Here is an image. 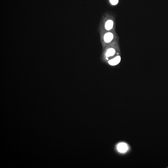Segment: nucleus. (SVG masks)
<instances>
[{
	"label": "nucleus",
	"mask_w": 168,
	"mask_h": 168,
	"mask_svg": "<svg viewBox=\"0 0 168 168\" xmlns=\"http://www.w3.org/2000/svg\"><path fill=\"white\" fill-rule=\"evenodd\" d=\"M121 58L120 55H117L115 57L107 61L109 65L112 66H116L119 64L121 61Z\"/></svg>",
	"instance_id": "f03ea898"
},
{
	"label": "nucleus",
	"mask_w": 168,
	"mask_h": 168,
	"mask_svg": "<svg viewBox=\"0 0 168 168\" xmlns=\"http://www.w3.org/2000/svg\"><path fill=\"white\" fill-rule=\"evenodd\" d=\"M113 24L114 23L113 21L111 20H108L106 22L105 24V28L107 30H110L113 28Z\"/></svg>",
	"instance_id": "39448f33"
},
{
	"label": "nucleus",
	"mask_w": 168,
	"mask_h": 168,
	"mask_svg": "<svg viewBox=\"0 0 168 168\" xmlns=\"http://www.w3.org/2000/svg\"><path fill=\"white\" fill-rule=\"evenodd\" d=\"M110 3L113 5H117L118 3V0H110Z\"/></svg>",
	"instance_id": "423d86ee"
},
{
	"label": "nucleus",
	"mask_w": 168,
	"mask_h": 168,
	"mask_svg": "<svg viewBox=\"0 0 168 168\" xmlns=\"http://www.w3.org/2000/svg\"><path fill=\"white\" fill-rule=\"evenodd\" d=\"M116 51L115 49L111 48L108 49L105 53V59L107 61L109 60V58L112 57L115 55Z\"/></svg>",
	"instance_id": "7ed1b4c3"
},
{
	"label": "nucleus",
	"mask_w": 168,
	"mask_h": 168,
	"mask_svg": "<svg viewBox=\"0 0 168 168\" xmlns=\"http://www.w3.org/2000/svg\"><path fill=\"white\" fill-rule=\"evenodd\" d=\"M117 149L119 152L124 153L128 151L129 148L126 143L121 142L119 143L117 146Z\"/></svg>",
	"instance_id": "f257e3e1"
},
{
	"label": "nucleus",
	"mask_w": 168,
	"mask_h": 168,
	"mask_svg": "<svg viewBox=\"0 0 168 168\" xmlns=\"http://www.w3.org/2000/svg\"><path fill=\"white\" fill-rule=\"evenodd\" d=\"M113 34L112 33H107L104 36V40L105 42L107 43L110 42L113 40Z\"/></svg>",
	"instance_id": "20e7f679"
}]
</instances>
